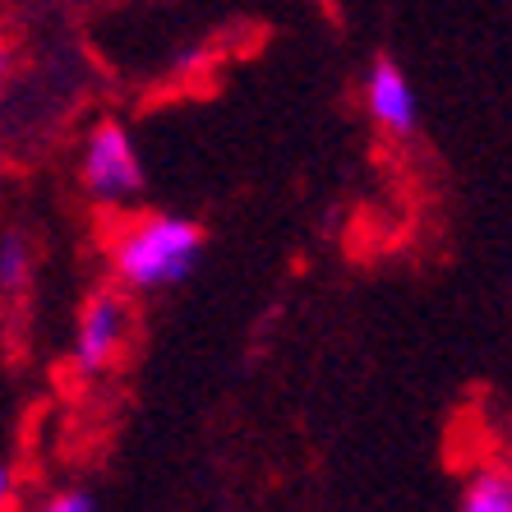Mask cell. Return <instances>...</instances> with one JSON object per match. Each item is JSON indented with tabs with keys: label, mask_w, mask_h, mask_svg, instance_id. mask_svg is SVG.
<instances>
[{
	"label": "cell",
	"mask_w": 512,
	"mask_h": 512,
	"mask_svg": "<svg viewBox=\"0 0 512 512\" xmlns=\"http://www.w3.org/2000/svg\"><path fill=\"white\" fill-rule=\"evenodd\" d=\"M199 254L203 231L194 222L153 213L120 231V240L111 245V268L130 291H167L199 268Z\"/></svg>",
	"instance_id": "cell-1"
},
{
	"label": "cell",
	"mask_w": 512,
	"mask_h": 512,
	"mask_svg": "<svg viewBox=\"0 0 512 512\" xmlns=\"http://www.w3.org/2000/svg\"><path fill=\"white\" fill-rule=\"evenodd\" d=\"M84 185L93 199L102 203H125L143 190V167H139V148H134L130 130L107 120L97 125L84 143Z\"/></svg>",
	"instance_id": "cell-2"
},
{
	"label": "cell",
	"mask_w": 512,
	"mask_h": 512,
	"mask_svg": "<svg viewBox=\"0 0 512 512\" xmlns=\"http://www.w3.org/2000/svg\"><path fill=\"white\" fill-rule=\"evenodd\" d=\"M125 337H130L125 300L111 296V291H97L84 310H79V323H74V360H79V370L102 374L107 365H116Z\"/></svg>",
	"instance_id": "cell-3"
},
{
	"label": "cell",
	"mask_w": 512,
	"mask_h": 512,
	"mask_svg": "<svg viewBox=\"0 0 512 512\" xmlns=\"http://www.w3.org/2000/svg\"><path fill=\"white\" fill-rule=\"evenodd\" d=\"M365 107H370L374 125L397 134V139H406L420 125V97L393 60H379L370 70V79H365Z\"/></svg>",
	"instance_id": "cell-4"
},
{
	"label": "cell",
	"mask_w": 512,
	"mask_h": 512,
	"mask_svg": "<svg viewBox=\"0 0 512 512\" xmlns=\"http://www.w3.org/2000/svg\"><path fill=\"white\" fill-rule=\"evenodd\" d=\"M462 508L466 512H512V476L508 471H494V466L466 476Z\"/></svg>",
	"instance_id": "cell-5"
},
{
	"label": "cell",
	"mask_w": 512,
	"mask_h": 512,
	"mask_svg": "<svg viewBox=\"0 0 512 512\" xmlns=\"http://www.w3.org/2000/svg\"><path fill=\"white\" fill-rule=\"evenodd\" d=\"M33 277V245L19 231L0 236V296H19Z\"/></svg>",
	"instance_id": "cell-6"
},
{
	"label": "cell",
	"mask_w": 512,
	"mask_h": 512,
	"mask_svg": "<svg viewBox=\"0 0 512 512\" xmlns=\"http://www.w3.org/2000/svg\"><path fill=\"white\" fill-rule=\"evenodd\" d=\"M47 508L51 512H93L97 503H93V494H60V499H51Z\"/></svg>",
	"instance_id": "cell-7"
},
{
	"label": "cell",
	"mask_w": 512,
	"mask_h": 512,
	"mask_svg": "<svg viewBox=\"0 0 512 512\" xmlns=\"http://www.w3.org/2000/svg\"><path fill=\"white\" fill-rule=\"evenodd\" d=\"M14 499V471L10 466H0V508Z\"/></svg>",
	"instance_id": "cell-8"
},
{
	"label": "cell",
	"mask_w": 512,
	"mask_h": 512,
	"mask_svg": "<svg viewBox=\"0 0 512 512\" xmlns=\"http://www.w3.org/2000/svg\"><path fill=\"white\" fill-rule=\"evenodd\" d=\"M0 79H5V56H0Z\"/></svg>",
	"instance_id": "cell-9"
}]
</instances>
